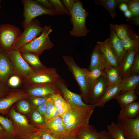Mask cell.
Segmentation results:
<instances>
[{
    "mask_svg": "<svg viewBox=\"0 0 139 139\" xmlns=\"http://www.w3.org/2000/svg\"><path fill=\"white\" fill-rule=\"evenodd\" d=\"M94 106L81 109L71 107L62 116L67 135H76L88 125L90 119L95 108Z\"/></svg>",
    "mask_w": 139,
    "mask_h": 139,
    "instance_id": "6da1fadb",
    "label": "cell"
},
{
    "mask_svg": "<svg viewBox=\"0 0 139 139\" xmlns=\"http://www.w3.org/2000/svg\"><path fill=\"white\" fill-rule=\"evenodd\" d=\"M70 12L73 25L72 30L70 31V34L75 37L86 36L90 32L85 24L89 13L84 8L81 2L79 0L75 1Z\"/></svg>",
    "mask_w": 139,
    "mask_h": 139,
    "instance_id": "7a4b0ae2",
    "label": "cell"
},
{
    "mask_svg": "<svg viewBox=\"0 0 139 139\" xmlns=\"http://www.w3.org/2000/svg\"><path fill=\"white\" fill-rule=\"evenodd\" d=\"M63 58L68 70L79 86L83 102L89 105L90 85L83 68L77 64L72 57L64 55Z\"/></svg>",
    "mask_w": 139,
    "mask_h": 139,
    "instance_id": "3957f363",
    "label": "cell"
},
{
    "mask_svg": "<svg viewBox=\"0 0 139 139\" xmlns=\"http://www.w3.org/2000/svg\"><path fill=\"white\" fill-rule=\"evenodd\" d=\"M52 32L50 25H45L40 34L21 48L18 51L20 53L30 52L39 56L46 50L52 48L54 45L49 35Z\"/></svg>",
    "mask_w": 139,
    "mask_h": 139,
    "instance_id": "277c9868",
    "label": "cell"
},
{
    "mask_svg": "<svg viewBox=\"0 0 139 139\" xmlns=\"http://www.w3.org/2000/svg\"><path fill=\"white\" fill-rule=\"evenodd\" d=\"M60 77L56 70L52 67L34 72L22 79V83L27 86L55 83Z\"/></svg>",
    "mask_w": 139,
    "mask_h": 139,
    "instance_id": "5b68a950",
    "label": "cell"
},
{
    "mask_svg": "<svg viewBox=\"0 0 139 139\" xmlns=\"http://www.w3.org/2000/svg\"><path fill=\"white\" fill-rule=\"evenodd\" d=\"M22 1L24 6L23 15L24 20L23 26L24 29L38 16L43 15H54L57 14L55 10L45 8L36 1L23 0Z\"/></svg>",
    "mask_w": 139,
    "mask_h": 139,
    "instance_id": "8992f818",
    "label": "cell"
},
{
    "mask_svg": "<svg viewBox=\"0 0 139 139\" xmlns=\"http://www.w3.org/2000/svg\"><path fill=\"white\" fill-rule=\"evenodd\" d=\"M22 32L16 27L9 24L0 25V49L5 53L12 50Z\"/></svg>",
    "mask_w": 139,
    "mask_h": 139,
    "instance_id": "52a82bcc",
    "label": "cell"
},
{
    "mask_svg": "<svg viewBox=\"0 0 139 139\" xmlns=\"http://www.w3.org/2000/svg\"><path fill=\"white\" fill-rule=\"evenodd\" d=\"M55 83L61 95L71 107L75 109H81L94 106L84 103L81 94L74 93L70 91L64 80L60 77Z\"/></svg>",
    "mask_w": 139,
    "mask_h": 139,
    "instance_id": "ba28073f",
    "label": "cell"
},
{
    "mask_svg": "<svg viewBox=\"0 0 139 139\" xmlns=\"http://www.w3.org/2000/svg\"><path fill=\"white\" fill-rule=\"evenodd\" d=\"M43 29L39 21L34 19L24 29L17 40L12 50L19 51L23 46L39 36Z\"/></svg>",
    "mask_w": 139,
    "mask_h": 139,
    "instance_id": "9c48e42d",
    "label": "cell"
},
{
    "mask_svg": "<svg viewBox=\"0 0 139 139\" xmlns=\"http://www.w3.org/2000/svg\"><path fill=\"white\" fill-rule=\"evenodd\" d=\"M5 54L12 65L14 74L22 79L30 75L35 71L28 64L19 51L12 50Z\"/></svg>",
    "mask_w": 139,
    "mask_h": 139,
    "instance_id": "30bf717a",
    "label": "cell"
},
{
    "mask_svg": "<svg viewBox=\"0 0 139 139\" xmlns=\"http://www.w3.org/2000/svg\"><path fill=\"white\" fill-rule=\"evenodd\" d=\"M116 124L126 139H139V117L135 118L118 116Z\"/></svg>",
    "mask_w": 139,
    "mask_h": 139,
    "instance_id": "8fae6325",
    "label": "cell"
},
{
    "mask_svg": "<svg viewBox=\"0 0 139 139\" xmlns=\"http://www.w3.org/2000/svg\"><path fill=\"white\" fill-rule=\"evenodd\" d=\"M108 85L105 74L95 80L90 86L89 105L95 106L104 94Z\"/></svg>",
    "mask_w": 139,
    "mask_h": 139,
    "instance_id": "7c38bea8",
    "label": "cell"
},
{
    "mask_svg": "<svg viewBox=\"0 0 139 139\" xmlns=\"http://www.w3.org/2000/svg\"><path fill=\"white\" fill-rule=\"evenodd\" d=\"M27 87V93L31 96L46 97L60 93L55 83Z\"/></svg>",
    "mask_w": 139,
    "mask_h": 139,
    "instance_id": "4fadbf2b",
    "label": "cell"
},
{
    "mask_svg": "<svg viewBox=\"0 0 139 139\" xmlns=\"http://www.w3.org/2000/svg\"><path fill=\"white\" fill-rule=\"evenodd\" d=\"M110 34L108 38L109 45L117 57L119 63L126 52L124 50L122 41L116 35L112 24H110Z\"/></svg>",
    "mask_w": 139,
    "mask_h": 139,
    "instance_id": "5bb4252c",
    "label": "cell"
},
{
    "mask_svg": "<svg viewBox=\"0 0 139 139\" xmlns=\"http://www.w3.org/2000/svg\"><path fill=\"white\" fill-rule=\"evenodd\" d=\"M14 74L12 65L8 56L0 49V81L7 84L9 78Z\"/></svg>",
    "mask_w": 139,
    "mask_h": 139,
    "instance_id": "9a60e30c",
    "label": "cell"
},
{
    "mask_svg": "<svg viewBox=\"0 0 139 139\" xmlns=\"http://www.w3.org/2000/svg\"><path fill=\"white\" fill-rule=\"evenodd\" d=\"M108 40V38L103 41H98L96 45L104 56L108 64L111 66L118 67L119 62L109 45Z\"/></svg>",
    "mask_w": 139,
    "mask_h": 139,
    "instance_id": "2e32d148",
    "label": "cell"
},
{
    "mask_svg": "<svg viewBox=\"0 0 139 139\" xmlns=\"http://www.w3.org/2000/svg\"><path fill=\"white\" fill-rule=\"evenodd\" d=\"M136 52L134 49L127 51L120 63L118 67L122 79L131 75V69Z\"/></svg>",
    "mask_w": 139,
    "mask_h": 139,
    "instance_id": "e0dca14e",
    "label": "cell"
},
{
    "mask_svg": "<svg viewBox=\"0 0 139 139\" xmlns=\"http://www.w3.org/2000/svg\"><path fill=\"white\" fill-rule=\"evenodd\" d=\"M45 126L61 138L67 135L65 125L61 116H58L51 118L46 122Z\"/></svg>",
    "mask_w": 139,
    "mask_h": 139,
    "instance_id": "ac0fdd59",
    "label": "cell"
},
{
    "mask_svg": "<svg viewBox=\"0 0 139 139\" xmlns=\"http://www.w3.org/2000/svg\"><path fill=\"white\" fill-rule=\"evenodd\" d=\"M28 96L27 93L23 91H18L9 94L0 100V113L5 111L14 103Z\"/></svg>",
    "mask_w": 139,
    "mask_h": 139,
    "instance_id": "d6986e66",
    "label": "cell"
},
{
    "mask_svg": "<svg viewBox=\"0 0 139 139\" xmlns=\"http://www.w3.org/2000/svg\"><path fill=\"white\" fill-rule=\"evenodd\" d=\"M108 64L104 56L96 45L91 53L90 64L88 69L91 71L98 67H106Z\"/></svg>",
    "mask_w": 139,
    "mask_h": 139,
    "instance_id": "ffe728a7",
    "label": "cell"
},
{
    "mask_svg": "<svg viewBox=\"0 0 139 139\" xmlns=\"http://www.w3.org/2000/svg\"><path fill=\"white\" fill-rule=\"evenodd\" d=\"M122 90L120 84L109 85L104 94L97 103L96 107H103L106 102L120 94Z\"/></svg>",
    "mask_w": 139,
    "mask_h": 139,
    "instance_id": "44dd1931",
    "label": "cell"
},
{
    "mask_svg": "<svg viewBox=\"0 0 139 139\" xmlns=\"http://www.w3.org/2000/svg\"><path fill=\"white\" fill-rule=\"evenodd\" d=\"M20 53L23 59L29 66L34 70L41 71L47 68L41 62L39 56L30 52Z\"/></svg>",
    "mask_w": 139,
    "mask_h": 139,
    "instance_id": "7402d4cb",
    "label": "cell"
},
{
    "mask_svg": "<svg viewBox=\"0 0 139 139\" xmlns=\"http://www.w3.org/2000/svg\"><path fill=\"white\" fill-rule=\"evenodd\" d=\"M105 74L109 85L120 84L122 78L118 67L108 64L105 68Z\"/></svg>",
    "mask_w": 139,
    "mask_h": 139,
    "instance_id": "603a6c76",
    "label": "cell"
},
{
    "mask_svg": "<svg viewBox=\"0 0 139 139\" xmlns=\"http://www.w3.org/2000/svg\"><path fill=\"white\" fill-rule=\"evenodd\" d=\"M129 0H95L94 3L104 7L108 11L112 19L116 16V8L121 4L126 3Z\"/></svg>",
    "mask_w": 139,
    "mask_h": 139,
    "instance_id": "cb8c5ba5",
    "label": "cell"
},
{
    "mask_svg": "<svg viewBox=\"0 0 139 139\" xmlns=\"http://www.w3.org/2000/svg\"><path fill=\"white\" fill-rule=\"evenodd\" d=\"M139 102H134L121 108L118 116L122 118H135L138 116Z\"/></svg>",
    "mask_w": 139,
    "mask_h": 139,
    "instance_id": "d4e9b609",
    "label": "cell"
},
{
    "mask_svg": "<svg viewBox=\"0 0 139 139\" xmlns=\"http://www.w3.org/2000/svg\"><path fill=\"white\" fill-rule=\"evenodd\" d=\"M139 83V75L138 74H132L122 79L121 85L122 90L120 94L128 91L135 90Z\"/></svg>",
    "mask_w": 139,
    "mask_h": 139,
    "instance_id": "484cf974",
    "label": "cell"
},
{
    "mask_svg": "<svg viewBox=\"0 0 139 139\" xmlns=\"http://www.w3.org/2000/svg\"><path fill=\"white\" fill-rule=\"evenodd\" d=\"M76 136L78 139H99L100 135L94 126L89 124L81 129Z\"/></svg>",
    "mask_w": 139,
    "mask_h": 139,
    "instance_id": "4316f807",
    "label": "cell"
},
{
    "mask_svg": "<svg viewBox=\"0 0 139 139\" xmlns=\"http://www.w3.org/2000/svg\"><path fill=\"white\" fill-rule=\"evenodd\" d=\"M135 90L126 92L122 94H119L114 99L116 100L121 108L138 99Z\"/></svg>",
    "mask_w": 139,
    "mask_h": 139,
    "instance_id": "83f0119b",
    "label": "cell"
},
{
    "mask_svg": "<svg viewBox=\"0 0 139 139\" xmlns=\"http://www.w3.org/2000/svg\"><path fill=\"white\" fill-rule=\"evenodd\" d=\"M125 50L127 52L134 49L136 52H139V37L134 33L122 40Z\"/></svg>",
    "mask_w": 139,
    "mask_h": 139,
    "instance_id": "f1b7e54d",
    "label": "cell"
},
{
    "mask_svg": "<svg viewBox=\"0 0 139 139\" xmlns=\"http://www.w3.org/2000/svg\"><path fill=\"white\" fill-rule=\"evenodd\" d=\"M51 99L60 116H62L71 107L64 99L60 93L53 95Z\"/></svg>",
    "mask_w": 139,
    "mask_h": 139,
    "instance_id": "f546056e",
    "label": "cell"
},
{
    "mask_svg": "<svg viewBox=\"0 0 139 139\" xmlns=\"http://www.w3.org/2000/svg\"><path fill=\"white\" fill-rule=\"evenodd\" d=\"M112 24L116 35L121 40L135 33L132 28L128 24Z\"/></svg>",
    "mask_w": 139,
    "mask_h": 139,
    "instance_id": "4dcf8cb0",
    "label": "cell"
},
{
    "mask_svg": "<svg viewBox=\"0 0 139 139\" xmlns=\"http://www.w3.org/2000/svg\"><path fill=\"white\" fill-rule=\"evenodd\" d=\"M106 67H98L91 71L85 68H83L89 82L90 87L95 80L105 74Z\"/></svg>",
    "mask_w": 139,
    "mask_h": 139,
    "instance_id": "1f68e13d",
    "label": "cell"
},
{
    "mask_svg": "<svg viewBox=\"0 0 139 139\" xmlns=\"http://www.w3.org/2000/svg\"><path fill=\"white\" fill-rule=\"evenodd\" d=\"M0 124L4 128L6 139H11V137L14 136L13 126L11 121L8 119L0 115Z\"/></svg>",
    "mask_w": 139,
    "mask_h": 139,
    "instance_id": "d6a6232c",
    "label": "cell"
},
{
    "mask_svg": "<svg viewBox=\"0 0 139 139\" xmlns=\"http://www.w3.org/2000/svg\"><path fill=\"white\" fill-rule=\"evenodd\" d=\"M107 132L112 139H126L116 123L112 122L107 126Z\"/></svg>",
    "mask_w": 139,
    "mask_h": 139,
    "instance_id": "836d02e7",
    "label": "cell"
},
{
    "mask_svg": "<svg viewBox=\"0 0 139 139\" xmlns=\"http://www.w3.org/2000/svg\"><path fill=\"white\" fill-rule=\"evenodd\" d=\"M60 116L59 112L55 106L51 98L48 102L44 116L46 122L55 117Z\"/></svg>",
    "mask_w": 139,
    "mask_h": 139,
    "instance_id": "e575fe53",
    "label": "cell"
},
{
    "mask_svg": "<svg viewBox=\"0 0 139 139\" xmlns=\"http://www.w3.org/2000/svg\"><path fill=\"white\" fill-rule=\"evenodd\" d=\"M54 7V10L57 14L59 15L67 14L70 15V12L68 11L63 3L60 0H49Z\"/></svg>",
    "mask_w": 139,
    "mask_h": 139,
    "instance_id": "d590c367",
    "label": "cell"
},
{
    "mask_svg": "<svg viewBox=\"0 0 139 139\" xmlns=\"http://www.w3.org/2000/svg\"><path fill=\"white\" fill-rule=\"evenodd\" d=\"M10 113L14 120L18 124L25 127L29 126L28 120L24 116L17 112L13 109L11 110Z\"/></svg>",
    "mask_w": 139,
    "mask_h": 139,
    "instance_id": "8d00e7d4",
    "label": "cell"
},
{
    "mask_svg": "<svg viewBox=\"0 0 139 139\" xmlns=\"http://www.w3.org/2000/svg\"><path fill=\"white\" fill-rule=\"evenodd\" d=\"M38 132L42 139H62L60 137L50 131L45 126L41 128Z\"/></svg>",
    "mask_w": 139,
    "mask_h": 139,
    "instance_id": "74e56055",
    "label": "cell"
},
{
    "mask_svg": "<svg viewBox=\"0 0 139 139\" xmlns=\"http://www.w3.org/2000/svg\"><path fill=\"white\" fill-rule=\"evenodd\" d=\"M126 4L134 16H139V0H129Z\"/></svg>",
    "mask_w": 139,
    "mask_h": 139,
    "instance_id": "f35d334b",
    "label": "cell"
},
{
    "mask_svg": "<svg viewBox=\"0 0 139 139\" xmlns=\"http://www.w3.org/2000/svg\"><path fill=\"white\" fill-rule=\"evenodd\" d=\"M21 83V78L18 75L13 74L8 79L7 84L9 86L16 88L19 86Z\"/></svg>",
    "mask_w": 139,
    "mask_h": 139,
    "instance_id": "ab89813d",
    "label": "cell"
},
{
    "mask_svg": "<svg viewBox=\"0 0 139 139\" xmlns=\"http://www.w3.org/2000/svg\"><path fill=\"white\" fill-rule=\"evenodd\" d=\"M32 118L33 120L36 123L40 125H44L45 126L46 121L44 116L37 110H35L33 112Z\"/></svg>",
    "mask_w": 139,
    "mask_h": 139,
    "instance_id": "60d3db41",
    "label": "cell"
},
{
    "mask_svg": "<svg viewBox=\"0 0 139 139\" xmlns=\"http://www.w3.org/2000/svg\"><path fill=\"white\" fill-rule=\"evenodd\" d=\"M52 95L46 97L31 96V100L34 105L38 107L51 99Z\"/></svg>",
    "mask_w": 139,
    "mask_h": 139,
    "instance_id": "b9f144b4",
    "label": "cell"
},
{
    "mask_svg": "<svg viewBox=\"0 0 139 139\" xmlns=\"http://www.w3.org/2000/svg\"><path fill=\"white\" fill-rule=\"evenodd\" d=\"M18 107L20 111L25 114L28 113L30 111V108L29 102L23 99L20 100L18 104Z\"/></svg>",
    "mask_w": 139,
    "mask_h": 139,
    "instance_id": "7bdbcfd3",
    "label": "cell"
},
{
    "mask_svg": "<svg viewBox=\"0 0 139 139\" xmlns=\"http://www.w3.org/2000/svg\"><path fill=\"white\" fill-rule=\"evenodd\" d=\"M139 73V54L136 52L135 55L134 61L132 66L131 74Z\"/></svg>",
    "mask_w": 139,
    "mask_h": 139,
    "instance_id": "ee69618b",
    "label": "cell"
},
{
    "mask_svg": "<svg viewBox=\"0 0 139 139\" xmlns=\"http://www.w3.org/2000/svg\"><path fill=\"white\" fill-rule=\"evenodd\" d=\"M36 1L45 8L49 9L54 10L53 5L49 0H37Z\"/></svg>",
    "mask_w": 139,
    "mask_h": 139,
    "instance_id": "f6af8a7d",
    "label": "cell"
},
{
    "mask_svg": "<svg viewBox=\"0 0 139 139\" xmlns=\"http://www.w3.org/2000/svg\"><path fill=\"white\" fill-rule=\"evenodd\" d=\"M75 1L74 0H63L62 1L64 5L67 10L70 12L71 10Z\"/></svg>",
    "mask_w": 139,
    "mask_h": 139,
    "instance_id": "bcb514c9",
    "label": "cell"
},
{
    "mask_svg": "<svg viewBox=\"0 0 139 139\" xmlns=\"http://www.w3.org/2000/svg\"><path fill=\"white\" fill-rule=\"evenodd\" d=\"M7 84L3 83L0 81V100L4 98L3 96L6 92L7 86Z\"/></svg>",
    "mask_w": 139,
    "mask_h": 139,
    "instance_id": "7dc6e473",
    "label": "cell"
},
{
    "mask_svg": "<svg viewBox=\"0 0 139 139\" xmlns=\"http://www.w3.org/2000/svg\"><path fill=\"white\" fill-rule=\"evenodd\" d=\"M99 133V139H112L107 131L106 130H102Z\"/></svg>",
    "mask_w": 139,
    "mask_h": 139,
    "instance_id": "c3c4849f",
    "label": "cell"
},
{
    "mask_svg": "<svg viewBox=\"0 0 139 139\" xmlns=\"http://www.w3.org/2000/svg\"><path fill=\"white\" fill-rule=\"evenodd\" d=\"M48 100L38 106L37 108V110L40 114L44 116L45 114L48 102Z\"/></svg>",
    "mask_w": 139,
    "mask_h": 139,
    "instance_id": "681fc988",
    "label": "cell"
},
{
    "mask_svg": "<svg viewBox=\"0 0 139 139\" xmlns=\"http://www.w3.org/2000/svg\"><path fill=\"white\" fill-rule=\"evenodd\" d=\"M126 21L131 24L139 25V16H134L129 19H127Z\"/></svg>",
    "mask_w": 139,
    "mask_h": 139,
    "instance_id": "f907efd6",
    "label": "cell"
},
{
    "mask_svg": "<svg viewBox=\"0 0 139 139\" xmlns=\"http://www.w3.org/2000/svg\"><path fill=\"white\" fill-rule=\"evenodd\" d=\"M26 139H42L38 132L34 133Z\"/></svg>",
    "mask_w": 139,
    "mask_h": 139,
    "instance_id": "816d5d0a",
    "label": "cell"
},
{
    "mask_svg": "<svg viewBox=\"0 0 139 139\" xmlns=\"http://www.w3.org/2000/svg\"><path fill=\"white\" fill-rule=\"evenodd\" d=\"M119 9L124 12L128 10L126 3H123L120 4L118 6Z\"/></svg>",
    "mask_w": 139,
    "mask_h": 139,
    "instance_id": "f5cc1de1",
    "label": "cell"
},
{
    "mask_svg": "<svg viewBox=\"0 0 139 139\" xmlns=\"http://www.w3.org/2000/svg\"><path fill=\"white\" fill-rule=\"evenodd\" d=\"M0 139H6L5 132L3 127L0 124Z\"/></svg>",
    "mask_w": 139,
    "mask_h": 139,
    "instance_id": "db71d44e",
    "label": "cell"
},
{
    "mask_svg": "<svg viewBox=\"0 0 139 139\" xmlns=\"http://www.w3.org/2000/svg\"><path fill=\"white\" fill-rule=\"evenodd\" d=\"M124 12V15L127 19L131 18L134 17L131 12L128 10Z\"/></svg>",
    "mask_w": 139,
    "mask_h": 139,
    "instance_id": "11a10c76",
    "label": "cell"
},
{
    "mask_svg": "<svg viewBox=\"0 0 139 139\" xmlns=\"http://www.w3.org/2000/svg\"><path fill=\"white\" fill-rule=\"evenodd\" d=\"M62 139H78L76 135H66Z\"/></svg>",
    "mask_w": 139,
    "mask_h": 139,
    "instance_id": "9f6ffc18",
    "label": "cell"
}]
</instances>
